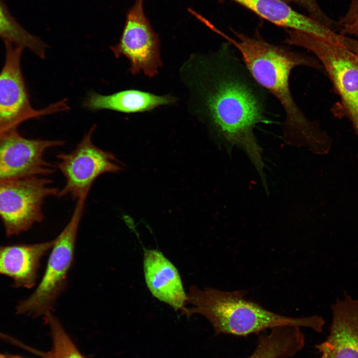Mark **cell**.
I'll return each instance as SVG.
<instances>
[{
  "instance_id": "obj_1",
  "label": "cell",
  "mask_w": 358,
  "mask_h": 358,
  "mask_svg": "<svg viewBox=\"0 0 358 358\" xmlns=\"http://www.w3.org/2000/svg\"><path fill=\"white\" fill-rule=\"evenodd\" d=\"M180 73L191 113L227 143L243 149L266 185L262 150L254 129L269 122L268 91L227 44L216 52L191 55Z\"/></svg>"
},
{
  "instance_id": "obj_2",
  "label": "cell",
  "mask_w": 358,
  "mask_h": 358,
  "mask_svg": "<svg viewBox=\"0 0 358 358\" xmlns=\"http://www.w3.org/2000/svg\"><path fill=\"white\" fill-rule=\"evenodd\" d=\"M237 38L230 44L238 49L242 60L256 81L272 94L285 114L283 138L287 143L308 147L314 153L324 155L330 150L332 139L316 121L310 120L298 106L289 87L291 71L299 66L325 73L316 58L264 39L258 32L252 36L233 31Z\"/></svg>"
},
{
  "instance_id": "obj_3",
  "label": "cell",
  "mask_w": 358,
  "mask_h": 358,
  "mask_svg": "<svg viewBox=\"0 0 358 358\" xmlns=\"http://www.w3.org/2000/svg\"><path fill=\"white\" fill-rule=\"evenodd\" d=\"M247 291H225L212 288L190 287L181 314H198L210 322L215 334L245 337L281 326H295L323 332L325 322L317 315L303 317L286 316L273 312L246 298Z\"/></svg>"
},
{
  "instance_id": "obj_4",
  "label": "cell",
  "mask_w": 358,
  "mask_h": 358,
  "mask_svg": "<svg viewBox=\"0 0 358 358\" xmlns=\"http://www.w3.org/2000/svg\"><path fill=\"white\" fill-rule=\"evenodd\" d=\"M285 31V43L307 49L322 65L340 99L331 111L335 116L350 121L358 139V52L311 34Z\"/></svg>"
},
{
  "instance_id": "obj_5",
  "label": "cell",
  "mask_w": 358,
  "mask_h": 358,
  "mask_svg": "<svg viewBox=\"0 0 358 358\" xmlns=\"http://www.w3.org/2000/svg\"><path fill=\"white\" fill-rule=\"evenodd\" d=\"M83 196L77 200L68 224L56 238L44 275L34 292L16 307L17 314L44 316L52 312L60 294L64 290L68 272L74 260L75 246L85 201Z\"/></svg>"
},
{
  "instance_id": "obj_6",
  "label": "cell",
  "mask_w": 358,
  "mask_h": 358,
  "mask_svg": "<svg viewBox=\"0 0 358 358\" xmlns=\"http://www.w3.org/2000/svg\"><path fill=\"white\" fill-rule=\"evenodd\" d=\"M51 183V179L38 176L0 180V217L7 237L42 221L44 200L57 196L59 191Z\"/></svg>"
},
{
  "instance_id": "obj_7",
  "label": "cell",
  "mask_w": 358,
  "mask_h": 358,
  "mask_svg": "<svg viewBox=\"0 0 358 358\" xmlns=\"http://www.w3.org/2000/svg\"><path fill=\"white\" fill-rule=\"evenodd\" d=\"M95 128L93 125L72 152L57 155L59 161L56 168L66 179L64 186L59 191L58 197L70 195L77 200L82 196H88L99 176L124 170V164L114 154L93 144L92 136Z\"/></svg>"
},
{
  "instance_id": "obj_8",
  "label": "cell",
  "mask_w": 358,
  "mask_h": 358,
  "mask_svg": "<svg viewBox=\"0 0 358 358\" xmlns=\"http://www.w3.org/2000/svg\"><path fill=\"white\" fill-rule=\"evenodd\" d=\"M4 43L5 59L0 73V132L16 128L31 118L69 110L66 99L40 110L32 108L21 69L24 48Z\"/></svg>"
},
{
  "instance_id": "obj_9",
  "label": "cell",
  "mask_w": 358,
  "mask_h": 358,
  "mask_svg": "<svg viewBox=\"0 0 358 358\" xmlns=\"http://www.w3.org/2000/svg\"><path fill=\"white\" fill-rule=\"evenodd\" d=\"M143 0H136L128 10L119 41L110 49L115 57H126L132 74L142 72L151 78L158 74L162 66L160 40L145 14Z\"/></svg>"
},
{
  "instance_id": "obj_10",
  "label": "cell",
  "mask_w": 358,
  "mask_h": 358,
  "mask_svg": "<svg viewBox=\"0 0 358 358\" xmlns=\"http://www.w3.org/2000/svg\"><path fill=\"white\" fill-rule=\"evenodd\" d=\"M61 140L30 139L21 136L17 128L0 135V180L49 175L56 167L46 161L48 149L64 145Z\"/></svg>"
},
{
  "instance_id": "obj_11",
  "label": "cell",
  "mask_w": 358,
  "mask_h": 358,
  "mask_svg": "<svg viewBox=\"0 0 358 358\" xmlns=\"http://www.w3.org/2000/svg\"><path fill=\"white\" fill-rule=\"evenodd\" d=\"M332 321L329 334L315 346L318 358H358V300L345 292L331 306Z\"/></svg>"
},
{
  "instance_id": "obj_12",
  "label": "cell",
  "mask_w": 358,
  "mask_h": 358,
  "mask_svg": "<svg viewBox=\"0 0 358 358\" xmlns=\"http://www.w3.org/2000/svg\"><path fill=\"white\" fill-rule=\"evenodd\" d=\"M279 26L342 44L345 37L326 25L293 9L280 0H231Z\"/></svg>"
},
{
  "instance_id": "obj_13",
  "label": "cell",
  "mask_w": 358,
  "mask_h": 358,
  "mask_svg": "<svg viewBox=\"0 0 358 358\" xmlns=\"http://www.w3.org/2000/svg\"><path fill=\"white\" fill-rule=\"evenodd\" d=\"M143 258L146 283L152 294L176 310H182L187 294L176 267L157 250L144 248Z\"/></svg>"
},
{
  "instance_id": "obj_14",
  "label": "cell",
  "mask_w": 358,
  "mask_h": 358,
  "mask_svg": "<svg viewBox=\"0 0 358 358\" xmlns=\"http://www.w3.org/2000/svg\"><path fill=\"white\" fill-rule=\"evenodd\" d=\"M55 242L56 238L34 244L0 246V274L12 278L14 287H33L41 259Z\"/></svg>"
},
{
  "instance_id": "obj_15",
  "label": "cell",
  "mask_w": 358,
  "mask_h": 358,
  "mask_svg": "<svg viewBox=\"0 0 358 358\" xmlns=\"http://www.w3.org/2000/svg\"><path fill=\"white\" fill-rule=\"evenodd\" d=\"M175 101V98L171 95H159L139 90H128L110 95L90 92L84 102V107L92 110L108 109L132 113L149 111Z\"/></svg>"
},
{
  "instance_id": "obj_16",
  "label": "cell",
  "mask_w": 358,
  "mask_h": 358,
  "mask_svg": "<svg viewBox=\"0 0 358 358\" xmlns=\"http://www.w3.org/2000/svg\"><path fill=\"white\" fill-rule=\"evenodd\" d=\"M260 335L253 352L246 358H291L305 345L301 328L281 326Z\"/></svg>"
},
{
  "instance_id": "obj_17",
  "label": "cell",
  "mask_w": 358,
  "mask_h": 358,
  "mask_svg": "<svg viewBox=\"0 0 358 358\" xmlns=\"http://www.w3.org/2000/svg\"><path fill=\"white\" fill-rule=\"evenodd\" d=\"M0 38L4 42L28 49L42 59L45 57L47 45L19 24L2 0H0Z\"/></svg>"
},
{
  "instance_id": "obj_18",
  "label": "cell",
  "mask_w": 358,
  "mask_h": 358,
  "mask_svg": "<svg viewBox=\"0 0 358 358\" xmlns=\"http://www.w3.org/2000/svg\"><path fill=\"white\" fill-rule=\"evenodd\" d=\"M44 317L50 328L52 338V349L48 352H42L23 344H19L20 346L41 358H86L52 312H48Z\"/></svg>"
},
{
  "instance_id": "obj_19",
  "label": "cell",
  "mask_w": 358,
  "mask_h": 358,
  "mask_svg": "<svg viewBox=\"0 0 358 358\" xmlns=\"http://www.w3.org/2000/svg\"><path fill=\"white\" fill-rule=\"evenodd\" d=\"M285 3L293 2L303 8L313 19L336 32L339 31L338 22L330 18L321 8L316 0H280Z\"/></svg>"
},
{
  "instance_id": "obj_20",
  "label": "cell",
  "mask_w": 358,
  "mask_h": 358,
  "mask_svg": "<svg viewBox=\"0 0 358 358\" xmlns=\"http://www.w3.org/2000/svg\"><path fill=\"white\" fill-rule=\"evenodd\" d=\"M338 24L340 34L358 36V0H351L347 11L340 18Z\"/></svg>"
},
{
  "instance_id": "obj_21",
  "label": "cell",
  "mask_w": 358,
  "mask_h": 358,
  "mask_svg": "<svg viewBox=\"0 0 358 358\" xmlns=\"http://www.w3.org/2000/svg\"><path fill=\"white\" fill-rule=\"evenodd\" d=\"M0 358H11L10 356L0 354Z\"/></svg>"
},
{
  "instance_id": "obj_22",
  "label": "cell",
  "mask_w": 358,
  "mask_h": 358,
  "mask_svg": "<svg viewBox=\"0 0 358 358\" xmlns=\"http://www.w3.org/2000/svg\"><path fill=\"white\" fill-rule=\"evenodd\" d=\"M11 358H25L18 356H11L10 355Z\"/></svg>"
},
{
  "instance_id": "obj_23",
  "label": "cell",
  "mask_w": 358,
  "mask_h": 358,
  "mask_svg": "<svg viewBox=\"0 0 358 358\" xmlns=\"http://www.w3.org/2000/svg\"><path fill=\"white\" fill-rule=\"evenodd\" d=\"M1 133H2V132H0V134H1Z\"/></svg>"
}]
</instances>
